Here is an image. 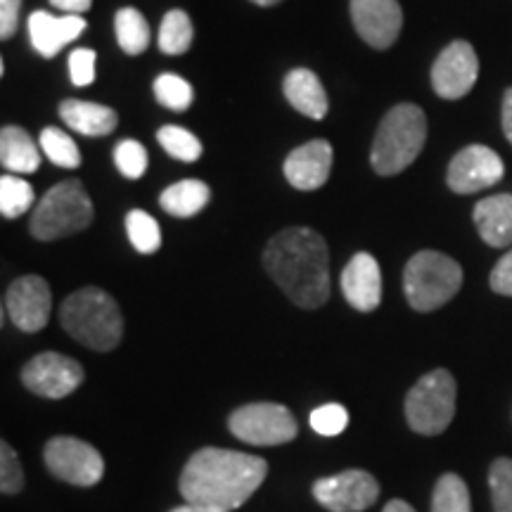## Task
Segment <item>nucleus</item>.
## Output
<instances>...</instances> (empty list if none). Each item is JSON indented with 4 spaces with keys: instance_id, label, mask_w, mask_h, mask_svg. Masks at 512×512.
<instances>
[{
    "instance_id": "26",
    "label": "nucleus",
    "mask_w": 512,
    "mask_h": 512,
    "mask_svg": "<svg viewBox=\"0 0 512 512\" xmlns=\"http://www.w3.org/2000/svg\"><path fill=\"white\" fill-rule=\"evenodd\" d=\"M432 512H472L470 491L456 472H446L439 477L432 494Z\"/></svg>"
},
{
    "instance_id": "8",
    "label": "nucleus",
    "mask_w": 512,
    "mask_h": 512,
    "mask_svg": "<svg viewBox=\"0 0 512 512\" xmlns=\"http://www.w3.org/2000/svg\"><path fill=\"white\" fill-rule=\"evenodd\" d=\"M230 432L252 446H280L297 437L299 427L290 408L280 403H249L230 415Z\"/></svg>"
},
{
    "instance_id": "17",
    "label": "nucleus",
    "mask_w": 512,
    "mask_h": 512,
    "mask_svg": "<svg viewBox=\"0 0 512 512\" xmlns=\"http://www.w3.org/2000/svg\"><path fill=\"white\" fill-rule=\"evenodd\" d=\"M344 299L356 311L370 313L382 302V273L373 254L358 252L351 256L347 268L342 271Z\"/></svg>"
},
{
    "instance_id": "12",
    "label": "nucleus",
    "mask_w": 512,
    "mask_h": 512,
    "mask_svg": "<svg viewBox=\"0 0 512 512\" xmlns=\"http://www.w3.org/2000/svg\"><path fill=\"white\" fill-rule=\"evenodd\" d=\"M503 176V159L491 147L467 145L448 164L446 183L458 195H472V192L496 185Z\"/></svg>"
},
{
    "instance_id": "33",
    "label": "nucleus",
    "mask_w": 512,
    "mask_h": 512,
    "mask_svg": "<svg viewBox=\"0 0 512 512\" xmlns=\"http://www.w3.org/2000/svg\"><path fill=\"white\" fill-rule=\"evenodd\" d=\"M114 164L126 178L136 181V178H143L147 171V150L138 140H121L114 147Z\"/></svg>"
},
{
    "instance_id": "31",
    "label": "nucleus",
    "mask_w": 512,
    "mask_h": 512,
    "mask_svg": "<svg viewBox=\"0 0 512 512\" xmlns=\"http://www.w3.org/2000/svg\"><path fill=\"white\" fill-rule=\"evenodd\" d=\"M155 95L159 105L171 112H185L195 100L192 86L178 74H159L155 81Z\"/></svg>"
},
{
    "instance_id": "40",
    "label": "nucleus",
    "mask_w": 512,
    "mask_h": 512,
    "mask_svg": "<svg viewBox=\"0 0 512 512\" xmlns=\"http://www.w3.org/2000/svg\"><path fill=\"white\" fill-rule=\"evenodd\" d=\"M501 124H503V133L508 138V143L512 145V88H508L503 95V112H501Z\"/></svg>"
},
{
    "instance_id": "42",
    "label": "nucleus",
    "mask_w": 512,
    "mask_h": 512,
    "mask_svg": "<svg viewBox=\"0 0 512 512\" xmlns=\"http://www.w3.org/2000/svg\"><path fill=\"white\" fill-rule=\"evenodd\" d=\"M384 512H415V508H413V505H408L406 501H401V498H396V501L387 503Z\"/></svg>"
},
{
    "instance_id": "18",
    "label": "nucleus",
    "mask_w": 512,
    "mask_h": 512,
    "mask_svg": "<svg viewBox=\"0 0 512 512\" xmlns=\"http://www.w3.org/2000/svg\"><path fill=\"white\" fill-rule=\"evenodd\" d=\"M86 19L81 15L55 17L50 12L36 10L29 17V41L41 57H55L62 48L76 41L86 31Z\"/></svg>"
},
{
    "instance_id": "20",
    "label": "nucleus",
    "mask_w": 512,
    "mask_h": 512,
    "mask_svg": "<svg viewBox=\"0 0 512 512\" xmlns=\"http://www.w3.org/2000/svg\"><path fill=\"white\" fill-rule=\"evenodd\" d=\"M283 93L294 110L306 117L318 121L328 114V93L311 69H292L283 79Z\"/></svg>"
},
{
    "instance_id": "6",
    "label": "nucleus",
    "mask_w": 512,
    "mask_h": 512,
    "mask_svg": "<svg viewBox=\"0 0 512 512\" xmlns=\"http://www.w3.org/2000/svg\"><path fill=\"white\" fill-rule=\"evenodd\" d=\"M93 223V202L81 181H62L46 192L31 214V235L41 242H53L81 233Z\"/></svg>"
},
{
    "instance_id": "1",
    "label": "nucleus",
    "mask_w": 512,
    "mask_h": 512,
    "mask_svg": "<svg viewBox=\"0 0 512 512\" xmlns=\"http://www.w3.org/2000/svg\"><path fill=\"white\" fill-rule=\"evenodd\" d=\"M264 268L290 302L320 309L330 297V252L316 230L294 226L280 230L264 249Z\"/></svg>"
},
{
    "instance_id": "41",
    "label": "nucleus",
    "mask_w": 512,
    "mask_h": 512,
    "mask_svg": "<svg viewBox=\"0 0 512 512\" xmlns=\"http://www.w3.org/2000/svg\"><path fill=\"white\" fill-rule=\"evenodd\" d=\"M171 512H230L221 508H211V505H197V503H185L181 508H174Z\"/></svg>"
},
{
    "instance_id": "9",
    "label": "nucleus",
    "mask_w": 512,
    "mask_h": 512,
    "mask_svg": "<svg viewBox=\"0 0 512 512\" xmlns=\"http://www.w3.org/2000/svg\"><path fill=\"white\" fill-rule=\"evenodd\" d=\"M46 465L57 479L76 486H93L105 475V460L98 448L74 437L50 439L46 444Z\"/></svg>"
},
{
    "instance_id": "7",
    "label": "nucleus",
    "mask_w": 512,
    "mask_h": 512,
    "mask_svg": "<svg viewBox=\"0 0 512 512\" xmlns=\"http://www.w3.org/2000/svg\"><path fill=\"white\" fill-rule=\"evenodd\" d=\"M456 415V380L439 368L420 377L406 396V420L422 437H437L446 432Z\"/></svg>"
},
{
    "instance_id": "29",
    "label": "nucleus",
    "mask_w": 512,
    "mask_h": 512,
    "mask_svg": "<svg viewBox=\"0 0 512 512\" xmlns=\"http://www.w3.org/2000/svg\"><path fill=\"white\" fill-rule=\"evenodd\" d=\"M34 204V188L22 178L5 174L0 178V214L5 219H17L27 214Z\"/></svg>"
},
{
    "instance_id": "32",
    "label": "nucleus",
    "mask_w": 512,
    "mask_h": 512,
    "mask_svg": "<svg viewBox=\"0 0 512 512\" xmlns=\"http://www.w3.org/2000/svg\"><path fill=\"white\" fill-rule=\"evenodd\" d=\"M494 512H512V458H498L489 470Z\"/></svg>"
},
{
    "instance_id": "4",
    "label": "nucleus",
    "mask_w": 512,
    "mask_h": 512,
    "mask_svg": "<svg viewBox=\"0 0 512 512\" xmlns=\"http://www.w3.org/2000/svg\"><path fill=\"white\" fill-rule=\"evenodd\" d=\"M427 143V117L413 102H401L384 114L370 150V164L380 176L408 169Z\"/></svg>"
},
{
    "instance_id": "19",
    "label": "nucleus",
    "mask_w": 512,
    "mask_h": 512,
    "mask_svg": "<svg viewBox=\"0 0 512 512\" xmlns=\"http://www.w3.org/2000/svg\"><path fill=\"white\" fill-rule=\"evenodd\" d=\"M475 226L489 247H508L512 245V195L503 192V195L484 197L475 207Z\"/></svg>"
},
{
    "instance_id": "16",
    "label": "nucleus",
    "mask_w": 512,
    "mask_h": 512,
    "mask_svg": "<svg viewBox=\"0 0 512 512\" xmlns=\"http://www.w3.org/2000/svg\"><path fill=\"white\" fill-rule=\"evenodd\" d=\"M332 145L323 138H313L309 143L294 147L285 159V178L297 190H318L328 183L332 171Z\"/></svg>"
},
{
    "instance_id": "22",
    "label": "nucleus",
    "mask_w": 512,
    "mask_h": 512,
    "mask_svg": "<svg viewBox=\"0 0 512 512\" xmlns=\"http://www.w3.org/2000/svg\"><path fill=\"white\" fill-rule=\"evenodd\" d=\"M0 162L12 174H34L41 166V150L24 128L5 126L0 131Z\"/></svg>"
},
{
    "instance_id": "5",
    "label": "nucleus",
    "mask_w": 512,
    "mask_h": 512,
    "mask_svg": "<svg viewBox=\"0 0 512 512\" xmlns=\"http://www.w3.org/2000/svg\"><path fill=\"white\" fill-rule=\"evenodd\" d=\"M463 285V268L451 256L425 249L406 264L403 292L415 311H437L456 297Z\"/></svg>"
},
{
    "instance_id": "15",
    "label": "nucleus",
    "mask_w": 512,
    "mask_h": 512,
    "mask_svg": "<svg viewBox=\"0 0 512 512\" xmlns=\"http://www.w3.org/2000/svg\"><path fill=\"white\" fill-rule=\"evenodd\" d=\"M351 22L370 48L387 50L401 34L403 12L396 0H351Z\"/></svg>"
},
{
    "instance_id": "36",
    "label": "nucleus",
    "mask_w": 512,
    "mask_h": 512,
    "mask_svg": "<svg viewBox=\"0 0 512 512\" xmlns=\"http://www.w3.org/2000/svg\"><path fill=\"white\" fill-rule=\"evenodd\" d=\"M69 76H72L74 86H91L95 81V50L76 48L69 55Z\"/></svg>"
},
{
    "instance_id": "3",
    "label": "nucleus",
    "mask_w": 512,
    "mask_h": 512,
    "mask_svg": "<svg viewBox=\"0 0 512 512\" xmlns=\"http://www.w3.org/2000/svg\"><path fill=\"white\" fill-rule=\"evenodd\" d=\"M62 328L93 351H112L124 335V318L112 294L100 287H83L60 306Z\"/></svg>"
},
{
    "instance_id": "25",
    "label": "nucleus",
    "mask_w": 512,
    "mask_h": 512,
    "mask_svg": "<svg viewBox=\"0 0 512 512\" xmlns=\"http://www.w3.org/2000/svg\"><path fill=\"white\" fill-rule=\"evenodd\" d=\"M192 22L183 10L166 12L159 27V50L164 55H183L192 46Z\"/></svg>"
},
{
    "instance_id": "21",
    "label": "nucleus",
    "mask_w": 512,
    "mask_h": 512,
    "mask_svg": "<svg viewBox=\"0 0 512 512\" xmlns=\"http://www.w3.org/2000/svg\"><path fill=\"white\" fill-rule=\"evenodd\" d=\"M60 117L72 131H79L83 136H110L119 124V114L112 107L86 100H64Z\"/></svg>"
},
{
    "instance_id": "13",
    "label": "nucleus",
    "mask_w": 512,
    "mask_h": 512,
    "mask_svg": "<svg viewBox=\"0 0 512 512\" xmlns=\"http://www.w3.org/2000/svg\"><path fill=\"white\" fill-rule=\"evenodd\" d=\"M477 76V53L467 41H453L432 64V88L444 100L465 98L475 88Z\"/></svg>"
},
{
    "instance_id": "14",
    "label": "nucleus",
    "mask_w": 512,
    "mask_h": 512,
    "mask_svg": "<svg viewBox=\"0 0 512 512\" xmlns=\"http://www.w3.org/2000/svg\"><path fill=\"white\" fill-rule=\"evenodd\" d=\"M50 287L41 275H22L8 287L5 311L22 332H38L46 328L50 318Z\"/></svg>"
},
{
    "instance_id": "34",
    "label": "nucleus",
    "mask_w": 512,
    "mask_h": 512,
    "mask_svg": "<svg viewBox=\"0 0 512 512\" xmlns=\"http://www.w3.org/2000/svg\"><path fill=\"white\" fill-rule=\"evenodd\" d=\"M309 422L313 432H318L320 437H337V434L347 430L349 413L347 408L339 406V403H325V406H320L311 413Z\"/></svg>"
},
{
    "instance_id": "28",
    "label": "nucleus",
    "mask_w": 512,
    "mask_h": 512,
    "mask_svg": "<svg viewBox=\"0 0 512 512\" xmlns=\"http://www.w3.org/2000/svg\"><path fill=\"white\" fill-rule=\"evenodd\" d=\"M41 150L50 162L62 169H76L81 166V152L79 145L74 143L72 136L60 131V128L48 126L41 131Z\"/></svg>"
},
{
    "instance_id": "23",
    "label": "nucleus",
    "mask_w": 512,
    "mask_h": 512,
    "mask_svg": "<svg viewBox=\"0 0 512 512\" xmlns=\"http://www.w3.org/2000/svg\"><path fill=\"white\" fill-rule=\"evenodd\" d=\"M211 200V190L207 183L195 181V178H185L181 183L169 185L162 195L159 204L166 214L176 216V219H190V216L200 214Z\"/></svg>"
},
{
    "instance_id": "30",
    "label": "nucleus",
    "mask_w": 512,
    "mask_h": 512,
    "mask_svg": "<svg viewBox=\"0 0 512 512\" xmlns=\"http://www.w3.org/2000/svg\"><path fill=\"white\" fill-rule=\"evenodd\" d=\"M157 143L164 147L174 159H181L185 164L197 162L202 157L200 138L192 136L183 126H162L157 131Z\"/></svg>"
},
{
    "instance_id": "10",
    "label": "nucleus",
    "mask_w": 512,
    "mask_h": 512,
    "mask_svg": "<svg viewBox=\"0 0 512 512\" xmlns=\"http://www.w3.org/2000/svg\"><path fill=\"white\" fill-rule=\"evenodd\" d=\"M380 486L366 470H347L313 484V498L330 512H363L377 501Z\"/></svg>"
},
{
    "instance_id": "2",
    "label": "nucleus",
    "mask_w": 512,
    "mask_h": 512,
    "mask_svg": "<svg viewBox=\"0 0 512 512\" xmlns=\"http://www.w3.org/2000/svg\"><path fill=\"white\" fill-rule=\"evenodd\" d=\"M268 475V463L249 453L228 448H202L192 453L181 475V494L185 503L211 505L221 510H238L249 496L256 494Z\"/></svg>"
},
{
    "instance_id": "43",
    "label": "nucleus",
    "mask_w": 512,
    "mask_h": 512,
    "mask_svg": "<svg viewBox=\"0 0 512 512\" xmlns=\"http://www.w3.org/2000/svg\"><path fill=\"white\" fill-rule=\"evenodd\" d=\"M252 3L261 5V8H271V5H278L280 0H252Z\"/></svg>"
},
{
    "instance_id": "11",
    "label": "nucleus",
    "mask_w": 512,
    "mask_h": 512,
    "mask_svg": "<svg viewBox=\"0 0 512 512\" xmlns=\"http://www.w3.org/2000/svg\"><path fill=\"white\" fill-rule=\"evenodd\" d=\"M22 382L29 392L43 399H64L83 382V368L74 358L46 351L38 354L22 370Z\"/></svg>"
},
{
    "instance_id": "37",
    "label": "nucleus",
    "mask_w": 512,
    "mask_h": 512,
    "mask_svg": "<svg viewBox=\"0 0 512 512\" xmlns=\"http://www.w3.org/2000/svg\"><path fill=\"white\" fill-rule=\"evenodd\" d=\"M489 285L496 294L512 297V249L510 252H505L503 259L494 266V271H491V278H489Z\"/></svg>"
},
{
    "instance_id": "27",
    "label": "nucleus",
    "mask_w": 512,
    "mask_h": 512,
    "mask_svg": "<svg viewBox=\"0 0 512 512\" xmlns=\"http://www.w3.org/2000/svg\"><path fill=\"white\" fill-rule=\"evenodd\" d=\"M126 233L131 245L136 247V252L140 254H155L157 249L162 247V230H159V223L143 209L128 211Z\"/></svg>"
},
{
    "instance_id": "39",
    "label": "nucleus",
    "mask_w": 512,
    "mask_h": 512,
    "mask_svg": "<svg viewBox=\"0 0 512 512\" xmlns=\"http://www.w3.org/2000/svg\"><path fill=\"white\" fill-rule=\"evenodd\" d=\"M57 10H62L64 15H83V12L91 10L93 0H50Z\"/></svg>"
},
{
    "instance_id": "35",
    "label": "nucleus",
    "mask_w": 512,
    "mask_h": 512,
    "mask_svg": "<svg viewBox=\"0 0 512 512\" xmlns=\"http://www.w3.org/2000/svg\"><path fill=\"white\" fill-rule=\"evenodd\" d=\"M24 486V472L22 465H19L15 448H12L8 441L0 444V489L3 494H19Z\"/></svg>"
},
{
    "instance_id": "38",
    "label": "nucleus",
    "mask_w": 512,
    "mask_h": 512,
    "mask_svg": "<svg viewBox=\"0 0 512 512\" xmlns=\"http://www.w3.org/2000/svg\"><path fill=\"white\" fill-rule=\"evenodd\" d=\"M19 10H22V0H0V38L3 41L15 36L19 24Z\"/></svg>"
},
{
    "instance_id": "24",
    "label": "nucleus",
    "mask_w": 512,
    "mask_h": 512,
    "mask_svg": "<svg viewBox=\"0 0 512 512\" xmlns=\"http://www.w3.org/2000/svg\"><path fill=\"white\" fill-rule=\"evenodd\" d=\"M117 43L126 55H143L150 46V27L136 8H121L114 19Z\"/></svg>"
}]
</instances>
